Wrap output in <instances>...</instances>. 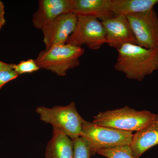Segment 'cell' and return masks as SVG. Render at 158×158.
I'll return each mask as SVG.
<instances>
[{
  "instance_id": "6da1fadb",
  "label": "cell",
  "mask_w": 158,
  "mask_h": 158,
  "mask_svg": "<svg viewBox=\"0 0 158 158\" xmlns=\"http://www.w3.org/2000/svg\"><path fill=\"white\" fill-rule=\"evenodd\" d=\"M114 68L124 73L128 79L141 81L144 77L158 69V49L126 44L117 50Z\"/></svg>"
},
{
  "instance_id": "7a4b0ae2",
  "label": "cell",
  "mask_w": 158,
  "mask_h": 158,
  "mask_svg": "<svg viewBox=\"0 0 158 158\" xmlns=\"http://www.w3.org/2000/svg\"><path fill=\"white\" fill-rule=\"evenodd\" d=\"M85 52L82 47L67 44H58L40 51L34 60L40 68L65 76L69 70L79 66V59Z\"/></svg>"
},
{
  "instance_id": "3957f363",
  "label": "cell",
  "mask_w": 158,
  "mask_h": 158,
  "mask_svg": "<svg viewBox=\"0 0 158 158\" xmlns=\"http://www.w3.org/2000/svg\"><path fill=\"white\" fill-rule=\"evenodd\" d=\"M156 115L149 111H138L126 106L121 109L99 112L94 117L92 123L121 131H137L151 122Z\"/></svg>"
},
{
  "instance_id": "277c9868",
  "label": "cell",
  "mask_w": 158,
  "mask_h": 158,
  "mask_svg": "<svg viewBox=\"0 0 158 158\" xmlns=\"http://www.w3.org/2000/svg\"><path fill=\"white\" fill-rule=\"evenodd\" d=\"M133 135L132 132L100 126L85 119L82 123L81 136L87 141L91 156L102 150L130 145Z\"/></svg>"
},
{
  "instance_id": "5b68a950",
  "label": "cell",
  "mask_w": 158,
  "mask_h": 158,
  "mask_svg": "<svg viewBox=\"0 0 158 158\" xmlns=\"http://www.w3.org/2000/svg\"><path fill=\"white\" fill-rule=\"evenodd\" d=\"M36 112L42 121L61 130L72 140L81 136L84 119L77 110L74 102L65 106H56L52 108L38 107Z\"/></svg>"
},
{
  "instance_id": "8992f818",
  "label": "cell",
  "mask_w": 158,
  "mask_h": 158,
  "mask_svg": "<svg viewBox=\"0 0 158 158\" xmlns=\"http://www.w3.org/2000/svg\"><path fill=\"white\" fill-rule=\"evenodd\" d=\"M126 17L137 45L145 48L158 49V16L154 8Z\"/></svg>"
},
{
  "instance_id": "52a82bcc",
  "label": "cell",
  "mask_w": 158,
  "mask_h": 158,
  "mask_svg": "<svg viewBox=\"0 0 158 158\" xmlns=\"http://www.w3.org/2000/svg\"><path fill=\"white\" fill-rule=\"evenodd\" d=\"M75 30L66 44L81 47L86 45L98 50L106 43V32L102 22L95 18L79 17Z\"/></svg>"
},
{
  "instance_id": "ba28073f",
  "label": "cell",
  "mask_w": 158,
  "mask_h": 158,
  "mask_svg": "<svg viewBox=\"0 0 158 158\" xmlns=\"http://www.w3.org/2000/svg\"><path fill=\"white\" fill-rule=\"evenodd\" d=\"M78 19L72 12L61 15L43 29L45 49L54 45L66 44L75 30Z\"/></svg>"
},
{
  "instance_id": "9c48e42d",
  "label": "cell",
  "mask_w": 158,
  "mask_h": 158,
  "mask_svg": "<svg viewBox=\"0 0 158 158\" xmlns=\"http://www.w3.org/2000/svg\"><path fill=\"white\" fill-rule=\"evenodd\" d=\"M106 35V44L119 49L126 44H137L135 35L125 15L115 16L102 22Z\"/></svg>"
},
{
  "instance_id": "30bf717a",
  "label": "cell",
  "mask_w": 158,
  "mask_h": 158,
  "mask_svg": "<svg viewBox=\"0 0 158 158\" xmlns=\"http://www.w3.org/2000/svg\"><path fill=\"white\" fill-rule=\"evenodd\" d=\"M73 0H40L32 18L33 25L42 30L61 15L72 13Z\"/></svg>"
},
{
  "instance_id": "8fae6325",
  "label": "cell",
  "mask_w": 158,
  "mask_h": 158,
  "mask_svg": "<svg viewBox=\"0 0 158 158\" xmlns=\"http://www.w3.org/2000/svg\"><path fill=\"white\" fill-rule=\"evenodd\" d=\"M72 13L79 17H92L100 21L114 17L110 0H73Z\"/></svg>"
},
{
  "instance_id": "7c38bea8",
  "label": "cell",
  "mask_w": 158,
  "mask_h": 158,
  "mask_svg": "<svg viewBox=\"0 0 158 158\" xmlns=\"http://www.w3.org/2000/svg\"><path fill=\"white\" fill-rule=\"evenodd\" d=\"M158 144V114L151 122L134 134L130 144L134 156L139 158L144 152Z\"/></svg>"
},
{
  "instance_id": "4fadbf2b",
  "label": "cell",
  "mask_w": 158,
  "mask_h": 158,
  "mask_svg": "<svg viewBox=\"0 0 158 158\" xmlns=\"http://www.w3.org/2000/svg\"><path fill=\"white\" fill-rule=\"evenodd\" d=\"M73 140L61 130L53 127V135L46 148L45 158H73Z\"/></svg>"
},
{
  "instance_id": "5bb4252c",
  "label": "cell",
  "mask_w": 158,
  "mask_h": 158,
  "mask_svg": "<svg viewBox=\"0 0 158 158\" xmlns=\"http://www.w3.org/2000/svg\"><path fill=\"white\" fill-rule=\"evenodd\" d=\"M157 3L158 0H110V9L114 16L144 12L154 8Z\"/></svg>"
},
{
  "instance_id": "9a60e30c",
  "label": "cell",
  "mask_w": 158,
  "mask_h": 158,
  "mask_svg": "<svg viewBox=\"0 0 158 158\" xmlns=\"http://www.w3.org/2000/svg\"><path fill=\"white\" fill-rule=\"evenodd\" d=\"M97 154L107 158H136L130 145H121L102 150L98 151Z\"/></svg>"
},
{
  "instance_id": "2e32d148",
  "label": "cell",
  "mask_w": 158,
  "mask_h": 158,
  "mask_svg": "<svg viewBox=\"0 0 158 158\" xmlns=\"http://www.w3.org/2000/svg\"><path fill=\"white\" fill-rule=\"evenodd\" d=\"M73 144V158H90V148L87 141L80 136L72 140Z\"/></svg>"
},
{
  "instance_id": "e0dca14e",
  "label": "cell",
  "mask_w": 158,
  "mask_h": 158,
  "mask_svg": "<svg viewBox=\"0 0 158 158\" xmlns=\"http://www.w3.org/2000/svg\"><path fill=\"white\" fill-rule=\"evenodd\" d=\"M40 69L35 60L33 59L23 60L17 64H14L13 69L19 75L24 73H32Z\"/></svg>"
},
{
  "instance_id": "ac0fdd59",
  "label": "cell",
  "mask_w": 158,
  "mask_h": 158,
  "mask_svg": "<svg viewBox=\"0 0 158 158\" xmlns=\"http://www.w3.org/2000/svg\"><path fill=\"white\" fill-rule=\"evenodd\" d=\"M19 75L14 69L0 71V89L8 82L15 80Z\"/></svg>"
},
{
  "instance_id": "d6986e66",
  "label": "cell",
  "mask_w": 158,
  "mask_h": 158,
  "mask_svg": "<svg viewBox=\"0 0 158 158\" xmlns=\"http://www.w3.org/2000/svg\"><path fill=\"white\" fill-rule=\"evenodd\" d=\"M5 8L4 3L0 0V30L6 24L5 18Z\"/></svg>"
},
{
  "instance_id": "ffe728a7",
  "label": "cell",
  "mask_w": 158,
  "mask_h": 158,
  "mask_svg": "<svg viewBox=\"0 0 158 158\" xmlns=\"http://www.w3.org/2000/svg\"><path fill=\"white\" fill-rule=\"evenodd\" d=\"M14 65V64H8L0 61V71L13 69Z\"/></svg>"
}]
</instances>
